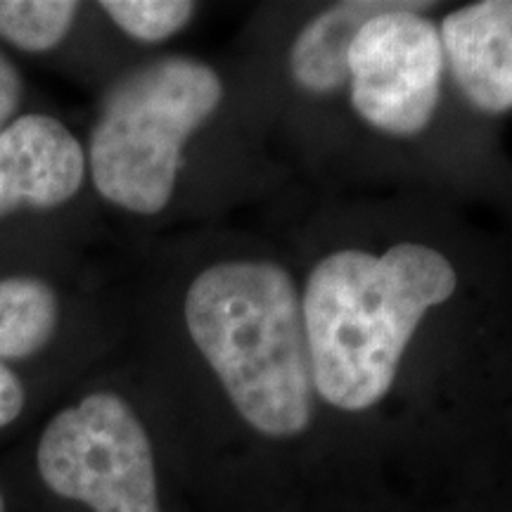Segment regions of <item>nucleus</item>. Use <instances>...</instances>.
<instances>
[{"mask_svg": "<svg viewBox=\"0 0 512 512\" xmlns=\"http://www.w3.org/2000/svg\"><path fill=\"white\" fill-rule=\"evenodd\" d=\"M456 287L446 254L422 242L323 256L302 294L316 396L344 413L375 408L392 392L422 320Z\"/></svg>", "mask_w": 512, "mask_h": 512, "instance_id": "f257e3e1", "label": "nucleus"}, {"mask_svg": "<svg viewBox=\"0 0 512 512\" xmlns=\"http://www.w3.org/2000/svg\"><path fill=\"white\" fill-rule=\"evenodd\" d=\"M188 335L242 420L268 439L311 427L316 387L302 294L275 261H216L183 302Z\"/></svg>", "mask_w": 512, "mask_h": 512, "instance_id": "f03ea898", "label": "nucleus"}, {"mask_svg": "<svg viewBox=\"0 0 512 512\" xmlns=\"http://www.w3.org/2000/svg\"><path fill=\"white\" fill-rule=\"evenodd\" d=\"M221 100V76L192 57H162L121 76L102 100L88 140L95 190L128 214L164 211L185 145Z\"/></svg>", "mask_w": 512, "mask_h": 512, "instance_id": "7ed1b4c3", "label": "nucleus"}, {"mask_svg": "<svg viewBox=\"0 0 512 512\" xmlns=\"http://www.w3.org/2000/svg\"><path fill=\"white\" fill-rule=\"evenodd\" d=\"M36 470L50 494L91 512H162L150 434L114 392H93L53 415Z\"/></svg>", "mask_w": 512, "mask_h": 512, "instance_id": "20e7f679", "label": "nucleus"}, {"mask_svg": "<svg viewBox=\"0 0 512 512\" xmlns=\"http://www.w3.org/2000/svg\"><path fill=\"white\" fill-rule=\"evenodd\" d=\"M430 3H401L370 17L349 48V95L358 117L375 131L411 138L437 112L444 76L439 27L422 10Z\"/></svg>", "mask_w": 512, "mask_h": 512, "instance_id": "39448f33", "label": "nucleus"}, {"mask_svg": "<svg viewBox=\"0 0 512 512\" xmlns=\"http://www.w3.org/2000/svg\"><path fill=\"white\" fill-rule=\"evenodd\" d=\"M86 152L62 121L19 117L0 133V219L12 211L55 209L81 190Z\"/></svg>", "mask_w": 512, "mask_h": 512, "instance_id": "423d86ee", "label": "nucleus"}, {"mask_svg": "<svg viewBox=\"0 0 512 512\" xmlns=\"http://www.w3.org/2000/svg\"><path fill=\"white\" fill-rule=\"evenodd\" d=\"M444 62L458 91L484 114L512 110V0H479L441 19Z\"/></svg>", "mask_w": 512, "mask_h": 512, "instance_id": "0eeeda50", "label": "nucleus"}, {"mask_svg": "<svg viewBox=\"0 0 512 512\" xmlns=\"http://www.w3.org/2000/svg\"><path fill=\"white\" fill-rule=\"evenodd\" d=\"M392 5L389 0H344L313 15L290 46L292 81L311 95H330L347 86L351 43L370 17Z\"/></svg>", "mask_w": 512, "mask_h": 512, "instance_id": "6e6552de", "label": "nucleus"}, {"mask_svg": "<svg viewBox=\"0 0 512 512\" xmlns=\"http://www.w3.org/2000/svg\"><path fill=\"white\" fill-rule=\"evenodd\" d=\"M60 304L46 280L12 275L0 280V361H22L53 339Z\"/></svg>", "mask_w": 512, "mask_h": 512, "instance_id": "1a4fd4ad", "label": "nucleus"}, {"mask_svg": "<svg viewBox=\"0 0 512 512\" xmlns=\"http://www.w3.org/2000/svg\"><path fill=\"white\" fill-rule=\"evenodd\" d=\"M79 15L74 0H0V38L27 53L60 46Z\"/></svg>", "mask_w": 512, "mask_h": 512, "instance_id": "9d476101", "label": "nucleus"}, {"mask_svg": "<svg viewBox=\"0 0 512 512\" xmlns=\"http://www.w3.org/2000/svg\"><path fill=\"white\" fill-rule=\"evenodd\" d=\"M100 8L126 36L162 43L188 27L197 5L188 0H102Z\"/></svg>", "mask_w": 512, "mask_h": 512, "instance_id": "9b49d317", "label": "nucleus"}, {"mask_svg": "<svg viewBox=\"0 0 512 512\" xmlns=\"http://www.w3.org/2000/svg\"><path fill=\"white\" fill-rule=\"evenodd\" d=\"M22 76L8 57L0 53V133L15 121V114L22 102Z\"/></svg>", "mask_w": 512, "mask_h": 512, "instance_id": "f8f14e48", "label": "nucleus"}, {"mask_svg": "<svg viewBox=\"0 0 512 512\" xmlns=\"http://www.w3.org/2000/svg\"><path fill=\"white\" fill-rule=\"evenodd\" d=\"M24 411L22 380L12 373L8 363L0 361V430L15 422Z\"/></svg>", "mask_w": 512, "mask_h": 512, "instance_id": "ddd939ff", "label": "nucleus"}, {"mask_svg": "<svg viewBox=\"0 0 512 512\" xmlns=\"http://www.w3.org/2000/svg\"><path fill=\"white\" fill-rule=\"evenodd\" d=\"M0 512H8V508H5V496H3V491H0Z\"/></svg>", "mask_w": 512, "mask_h": 512, "instance_id": "4468645a", "label": "nucleus"}]
</instances>
